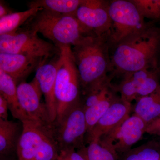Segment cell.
<instances>
[{
	"mask_svg": "<svg viewBox=\"0 0 160 160\" xmlns=\"http://www.w3.org/2000/svg\"><path fill=\"white\" fill-rule=\"evenodd\" d=\"M60 62L55 85L58 125L72 107L80 103V80L71 46L58 47Z\"/></svg>",
	"mask_w": 160,
	"mask_h": 160,
	"instance_id": "obj_4",
	"label": "cell"
},
{
	"mask_svg": "<svg viewBox=\"0 0 160 160\" xmlns=\"http://www.w3.org/2000/svg\"><path fill=\"white\" fill-rule=\"evenodd\" d=\"M0 52L24 55L46 61L55 53L59 54V49L41 38L35 32L25 28L0 35Z\"/></svg>",
	"mask_w": 160,
	"mask_h": 160,
	"instance_id": "obj_6",
	"label": "cell"
},
{
	"mask_svg": "<svg viewBox=\"0 0 160 160\" xmlns=\"http://www.w3.org/2000/svg\"><path fill=\"white\" fill-rule=\"evenodd\" d=\"M17 86L13 78L0 69V93L8 102L9 110L12 116L22 122L29 120L19 102Z\"/></svg>",
	"mask_w": 160,
	"mask_h": 160,
	"instance_id": "obj_16",
	"label": "cell"
},
{
	"mask_svg": "<svg viewBox=\"0 0 160 160\" xmlns=\"http://www.w3.org/2000/svg\"><path fill=\"white\" fill-rule=\"evenodd\" d=\"M9 109L8 102L5 98L0 94V118L8 120V109Z\"/></svg>",
	"mask_w": 160,
	"mask_h": 160,
	"instance_id": "obj_26",
	"label": "cell"
},
{
	"mask_svg": "<svg viewBox=\"0 0 160 160\" xmlns=\"http://www.w3.org/2000/svg\"><path fill=\"white\" fill-rule=\"evenodd\" d=\"M144 19L160 20V0H131Z\"/></svg>",
	"mask_w": 160,
	"mask_h": 160,
	"instance_id": "obj_24",
	"label": "cell"
},
{
	"mask_svg": "<svg viewBox=\"0 0 160 160\" xmlns=\"http://www.w3.org/2000/svg\"><path fill=\"white\" fill-rule=\"evenodd\" d=\"M19 124L9 120L0 118V153L1 156L8 155L16 151L22 132Z\"/></svg>",
	"mask_w": 160,
	"mask_h": 160,
	"instance_id": "obj_17",
	"label": "cell"
},
{
	"mask_svg": "<svg viewBox=\"0 0 160 160\" xmlns=\"http://www.w3.org/2000/svg\"><path fill=\"white\" fill-rule=\"evenodd\" d=\"M60 62L59 54L58 58L55 61L46 62L41 65L37 69L34 78L44 96L45 105L49 119L53 125L57 118L55 85Z\"/></svg>",
	"mask_w": 160,
	"mask_h": 160,
	"instance_id": "obj_13",
	"label": "cell"
},
{
	"mask_svg": "<svg viewBox=\"0 0 160 160\" xmlns=\"http://www.w3.org/2000/svg\"><path fill=\"white\" fill-rule=\"evenodd\" d=\"M46 62L43 59L24 55L0 52V69L13 78L17 83Z\"/></svg>",
	"mask_w": 160,
	"mask_h": 160,
	"instance_id": "obj_14",
	"label": "cell"
},
{
	"mask_svg": "<svg viewBox=\"0 0 160 160\" xmlns=\"http://www.w3.org/2000/svg\"><path fill=\"white\" fill-rule=\"evenodd\" d=\"M109 43V35L93 33L72 47L81 86L86 93L108 77L107 72L112 69Z\"/></svg>",
	"mask_w": 160,
	"mask_h": 160,
	"instance_id": "obj_2",
	"label": "cell"
},
{
	"mask_svg": "<svg viewBox=\"0 0 160 160\" xmlns=\"http://www.w3.org/2000/svg\"><path fill=\"white\" fill-rule=\"evenodd\" d=\"M160 28L151 25L114 46L112 68L123 74L148 68H158Z\"/></svg>",
	"mask_w": 160,
	"mask_h": 160,
	"instance_id": "obj_1",
	"label": "cell"
},
{
	"mask_svg": "<svg viewBox=\"0 0 160 160\" xmlns=\"http://www.w3.org/2000/svg\"><path fill=\"white\" fill-rule=\"evenodd\" d=\"M82 2V0H37L29 2L28 6H37L59 14L75 15Z\"/></svg>",
	"mask_w": 160,
	"mask_h": 160,
	"instance_id": "obj_21",
	"label": "cell"
},
{
	"mask_svg": "<svg viewBox=\"0 0 160 160\" xmlns=\"http://www.w3.org/2000/svg\"><path fill=\"white\" fill-rule=\"evenodd\" d=\"M109 2L102 0H82L75 16L80 22L99 36L109 35L111 27Z\"/></svg>",
	"mask_w": 160,
	"mask_h": 160,
	"instance_id": "obj_9",
	"label": "cell"
},
{
	"mask_svg": "<svg viewBox=\"0 0 160 160\" xmlns=\"http://www.w3.org/2000/svg\"><path fill=\"white\" fill-rule=\"evenodd\" d=\"M22 129L17 147L18 160H35L43 139L54 131L53 126H46L31 120L22 122Z\"/></svg>",
	"mask_w": 160,
	"mask_h": 160,
	"instance_id": "obj_11",
	"label": "cell"
},
{
	"mask_svg": "<svg viewBox=\"0 0 160 160\" xmlns=\"http://www.w3.org/2000/svg\"><path fill=\"white\" fill-rule=\"evenodd\" d=\"M86 160H119V158L106 146L98 141H94L79 149Z\"/></svg>",
	"mask_w": 160,
	"mask_h": 160,
	"instance_id": "obj_23",
	"label": "cell"
},
{
	"mask_svg": "<svg viewBox=\"0 0 160 160\" xmlns=\"http://www.w3.org/2000/svg\"><path fill=\"white\" fill-rule=\"evenodd\" d=\"M118 98L112 92L109 96L96 104L84 109L87 125L86 133L91 131L112 104Z\"/></svg>",
	"mask_w": 160,
	"mask_h": 160,
	"instance_id": "obj_22",
	"label": "cell"
},
{
	"mask_svg": "<svg viewBox=\"0 0 160 160\" xmlns=\"http://www.w3.org/2000/svg\"><path fill=\"white\" fill-rule=\"evenodd\" d=\"M119 160H160V140H152L119 157Z\"/></svg>",
	"mask_w": 160,
	"mask_h": 160,
	"instance_id": "obj_20",
	"label": "cell"
},
{
	"mask_svg": "<svg viewBox=\"0 0 160 160\" xmlns=\"http://www.w3.org/2000/svg\"><path fill=\"white\" fill-rule=\"evenodd\" d=\"M18 99L29 120L44 126H52L45 103L41 102L42 94L35 79L31 82H22L17 86Z\"/></svg>",
	"mask_w": 160,
	"mask_h": 160,
	"instance_id": "obj_10",
	"label": "cell"
},
{
	"mask_svg": "<svg viewBox=\"0 0 160 160\" xmlns=\"http://www.w3.org/2000/svg\"><path fill=\"white\" fill-rule=\"evenodd\" d=\"M147 126L142 118L134 113L98 141L119 158L142 139Z\"/></svg>",
	"mask_w": 160,
	"mask_h": 160,
	"instance_id": "obj_7",
	"label": "cell"
},
{
	"mask_svg": "<svg viewBox=\"0 0 160 160\" xmlns=\"http://www.w3.org/2000/svg\"><path fill=\"white\" fill-rule=\"evenodd\" d=\"M42 9L37 6H32L26 11L13 12L1 18L0 35L15 32L19 29L20 26L27 22Z\"/></svg>",
	"mask_w": 160,
	"mask_h": 160,
	"instance_id": "obj_19",
	"label": "cell"
},
{
	"mask_svg": "<svg viewBox=\"0 0 160 160\" xmlns=\"http://www.w3.org/2000/svg\"><path fill=\"white\" fill-rule=\"evenodd\" d=\"M134 114L148 125L160 115V85L153 92L137 100Z\"/></svg>",
	"mask_w": 160,
	"mask_h": 160,
	"instance_id": "obj_18",
	"label": "cell"
},
{
	"mask_svg": "<svg viewBox=\"0 0 160 160\" xmlns=\"http://www.w3.org/2000/svg\"><path fill=\"white\" fill-rule=\"evenodd\" d=\"M160 128V115L151 122L148 124L146 128V132L152 134L155 131Z\"/></svg>",
	"mask_w": 160,
	"mask_h": 160,
	"instance_id": "obj_27",
	"label": "cell"
},
{
	"mask_svg": "<svg viewBox=\"0 0 160 160\" xmlns=\"http://www.w3.org/2000/svg\"></svg>",
	"mask_w": 160,
	"mask_h": 160,
	"instance_id": "obj_30",
	"label": "cell"
},
{
	"mask_svg": "<svg viewBox=\"0 0 160 160\" xmlns=\"http://www.w3.org/2000/svg\"><path fill=\"white\" fill-rule=\"evenodd\" d=\"M55 131L56 140L61 149H79L84 147L87 132L85 110L81 103L72 107L58 125Z\"/></svg>",
	"mask_w": 160,
	"mask_h": 160,
	"instance_id": "obj_8",
	"label": "cell"
},
{
	"mask_svg": "<svg viewBox=\"0 0 160 160\" xmlns=\"http://www.w3.org/2000/svg\"><path fill=\"white\" fill-rule=\"evenodd\" d=\"M159 74L158 68H148L126 73L124 78L127 80L136 92L138 99L156 90L160 85Z\"/></svg>",
	"mask_w": 160,
	"mask_h": 160,
	"instance_id": "obj_15",
	"label": "cell"
},
{
	"mask_svg": "<svg viewBox=\"0 0 160 160\" xmlns=\"http://www.w3.org/2000/svg\"><path fill=\"white\" fill-rule=\"evenodd\" d=\"M158 69L159 72L160 74V63L159 66L158 67Z\"/></svg>",
	"mask_w": 160,
	"mask_h": 160,
	"instance_id": "obj_29",
	"label": "cell"
},
{
	"mask_svg": "<svg viewBox=\"0 0 160 160\" xmlns=\"http://www.w3.org/2000/svg\"><path fill=\"white\" fill-rule=\"evenodd\" d=\"M26 28L51 41L56 46H74L86 36L94 33L80 22L75 15L42 9L27 22Z\"/></svg>",
	"mask_w": 160,
	"mask_h": 160,
	"instance_id": "obj_3",
	"label": "cell"
},
{
	"mask_svg": "<svg viewBox=\"0 0 160 160\" xmlns=\"http://www.w3.org/2000/svg\"><path fill=\"white\" fill-rule=\"evenodd\" d=\"M109 11L111 20L109 42L114 46L151 25L146 23L131 0L109 2Z\"/></svg>",
	"mask_w": 160,
	"mask_h": 160,
	"instance_id": "obj_5",
	"label": "cell"
},
{
	"mask_svg": "<svg viewBox=\"0 0 160 160\" xmlns=\"http://www.w3.org/2000/svg\"><path fill=\"white\" fill-rule=\"evenodd\" d=\"M132 109L131 103L118 98L112 104L91 131L86 133L87 143L98 141L103 136L119 126L130 116Z\"/></svg>",
	"mask_w": 160,
	"mask_h": 160,
	"instance_id": "obj_12",
	"label": "cell"
},
{
	"mask_svg": "<svg viewBox=\"0 0 160 160\" xmlns=\"http://www.w3.org/2000/svg\"><path fill=\"white\" fill-rule=\"evenodd\" d=\"M57 160H86L84 156L74 149H61Z\"/></svg>",
	"mask_w": 160,
	"mask_h": 160,
	"instance_id": "obj_25",
	"label": "cell"
},
{
	"mask_svg": "<svg viewBox=\"0 0 160 160\" xmlns=\"http://www.w3.org/2000/svg\"><path fill=\"white\" fill-rule=\"evenodd\" d=\"M11 9H9V7L6 5L3 1H1L0 2V18L6 16L10 13H12Z\"/></svg>",
	"mask_w": 160,
	"mask_h": 160,
	"instance_id": "obj_28",
	"label": "cell"
}]
</instances>
